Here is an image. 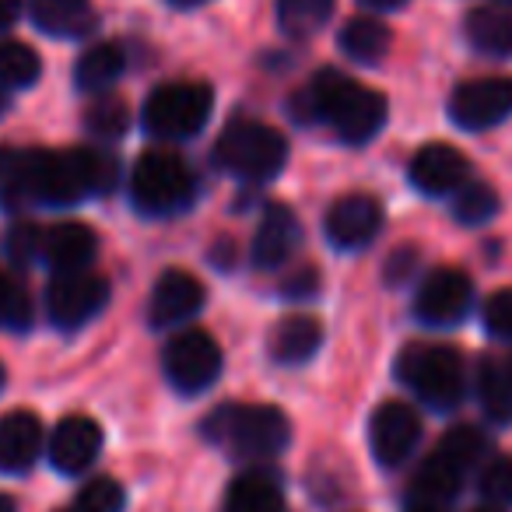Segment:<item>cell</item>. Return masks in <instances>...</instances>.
I'll return each instance as SVG.
<instances>
[{"label":"cell","mask_w":512,"mask_h":512,"mask_svg":"<svg viewBox=\"0 0 512 512\" xmlns=\"http://www.w3.org/2000/svg\"><path fill=\"white\" fill-rule=\"evenodd\" d=\"M200 306H204V285L186 271H165L155 281L148 316L155 327H179L190 316H197Z\"/></svg>","instance_id":"16"},{"label":"cell","mask_w":512,"mask_h":512,"mask_svg":"<svg viewBox=\"0 0 512 512\" xmlns=\"http://www.w3.org/2000/svg\"><path fill=\"white\" fill-rule=\"evenodd\" d=\"M453 214L463 225H484V221H491L498 214V193L488 183L467 179L453 197Z\"/></svg>","instance_id":"31"},{"label":"cell","mask_w":512,"mask_h":512,"mask_svg":"<svg viewBox=\"0 0 512 512\" xmlns=\"http://www.w3.org/2000/svg\"><path fill=\"white\" fill-rule=\"evenodd\" d=\"M39 53L25 43H15V39H4L0 43V85L8 88H29L39 81Z\"/></svg>","instance_id":"29"},{"label":"cell","mask_w":512,"mask_h":512,"mask_svg":"<svg viewBox=\"0 0 512 512\" xmlns=\"http://www.w3.org/2000/svg\"><path fill=\"white\" fill-rule=\"evenodd\" d=\"M193 172L176 151H144L130 172V197L144 214H176L193 200Z\"/></svg>","instance_id":"7"},{"label":"cell","mask_w":512,"mask_h":512,"mask_svg":"<svg viewBox=\"0 0 512 512\" xmlns=\"http://www.w3.org/2000/svg\"><path fill=\"white\" fill-rule=\"evenodd\" d=\"M39 242H43V228L18 225L15 232H11V239H8V249H11V256H15L18 264H29V260H36V256H39Z\"/></svg>","instance_id":"37"},{"label":"cell","mask_w":512,"mask_h":512,"mask_svg":"<svg viewBox=\"0 0 512 512\" xmlns=\"http://www.w3.org/2000/svg\"><path fill=\"white\" fill-rule=\"evenodd\" d=\"M218 162L246 183H271L288 162V141L267 123L235 120L218 137Z\"/></svg>","instance_id":"5"},{"label":"cell","mask_w":512,"mask_h":512,"mask_svg":"<svg viewBox=\"0 0 512 512\" xmlns=\"http://www.w3.org/2000/svg\"><path fill=\"white\" fill-rule=\"evenodd\" d=\"M32 22L50 36H81L92 29L88 0H29Z\"/></svg>","instance_id":"25"},{"label":"cell","mask_w":512,"mask_h":512,"mask_svg":"<svg viewBox=\"0 0 512 512\" xmlns=\"http://www.w3.org/2000/svg\"><path fill=\"white\" fill-rule=\"evenodd\" d=\"M463 481H467V474H463L449 456H442L439 449H435L418 467V474H414V498H418V502L446 505L460 495Z\"/></svg>","instance_id":"23"},{"label":"cell","mask_w":512,"mask_h":512,"mask_svg":"<svg viewBox=\"0 0 512 512\" xmlns=\"http://www.w3.org/2000/svg\"><path fill=\"white\" fill-rule=\"evenodd\" d=\"M214 92L200 81H172L148 95L144 102V127L158 141H186L200 134L211 120Z\"/></svg>","instance_id":"6"},{"label":"cell","mask_w":512,"mask_h":512,"mask_svg":"<svg viewBox=\"0 0 512 512\" xmlns=\"http://www.w3.org/2000/svg\"><path fill=\"white\" fill-rule=\"evenodd\" d=\"M414 249H397V253L390 256V264H386V281L390 285H400L404 278H411V271H414Z\"/></svg>","instance_id":"38"},{"label":"cell","mask_w":512,"mask_h":512,"mask_svg":"<svg viewBox=\"0 0 512 512\" xmlns=\"http://www.w3.org/2000/svg\"><path fill=\"white\" fill-rule=\"evenodd\" d=\"M397 379L439 411L463 400V358L449 344H407L397 358Z\"/></svg>","instance_id":"4"},{"label":"cell","mask_w":512,"mask_h":512,"mask_svg":"<svg viewBox=\"0 0 512 512\" xmlns=\"http://www.w3.org/2000/svg\"><path fill=\"white\" fill-rule=\"evenodd\" d=\"M407 512H446V509H442V505H432V502H414Z\"/></svg>","instance_id":"43"},{"label":"cell","mask_w":512,"mask_h":512,"mask_svg":"<svg viewBox=\"0 0 512 512\" xmlns=\"http://www.w3.org/2000/svg\"><path fill=\"white\" fill-rule=\"evenodd\" d=\"M337 43H341V50L348 53L351 60H358V64H379V60L390 53L393 36L376 18H351L341 29V36H337Z\"/></svg>","instance_id":"27"},{"label":"cell","mask_w":512,"mask_h":512,"mask_svg":"<svg viewBox=\"0 0 512 512\" xmlns=\"http://www.w3.org/2000/svg\"><path fill=\"white\" fill-rule=\"evenodd\" d=\"M470 512H505L502 505H477V509H470Z\"/></svg>","instance_id":"46"},{"label":"cell","mask_w":512,"mask_h":512,"mask_svg":"<svg viewBox=\"0 0 512 512\" xmlns=\"http://www.w3.org/2000/svg\"><path fill=\"white\" fill-rule=\"evenodd\" d=\"M85 123L95 137H120V134H127V127H130V109H127V102L116 99V95H99V99L88 106Z\"/></svg>","instance_id":"32"},{"label":"cell","mask_w":512,"mask_h":512,"mask_svg":"<svg viewBox=\"0 0 512 512\" xmlns=\"http://www.w3.org/2000/svg\"><path fill=\"white\" fill-rule=\"evenodd\" d=\"M474 306V281L456 267H439L421 281L414 295V316L432 327H449L460 323Z\"/></svg>","instance_id":"10"},{"label":"cell","mask_w":512,"mask_h":512,"mask_svg":"<svg viewBox=\"0 0 512 512\" xmlns=\"http://www.w3.org/2000/svg\"><path fill=\"white\" fill-rule=\"evenodd\" d=\"M334 15V0H278V22L288 36L309 39Z\"/></svg>","instance_id":"28"},{"label":"cell","mask_w":512,"mask_h":512,"mask_svg":"<svg viewBox=\"0 0 512 512\" xmlns=\"http://www.w3.org/2000/svg\"><path fill=\"white\" fill-rule=\"evenodd\" d=\"M512 113V78H474L449 95V116L463 130L498 127Z\"/></svg>","instance_id":"11"},{"label":"cell","mask_w":512,"mask_h":512,"mask_svg":"<svg viewBox=\"0 0 512 512\" xmlns=\"http://www.w3.org/2000/svg\"><path fill=\"white\" fill-rule=\"evenodd\" d=\"M309 116L330 123L334 134L348 144H365L383 130L386 99L358 81L344 78L341 71H320L313 85L302 92Z\"/></svg>","instance_id":"2"},{"label":"cell","mask_w":512,"mask_h":512,"mask_svg":"<svg viewBox=\"0 0 512 512\" xmlns=\"http://www.w3.org/2000/svg\"><path fill=\"white\" fill-rule=\"evenodd\" d=\"M470 179V162L453 144H425L411 158V183L421 193H456Z\"/></svg>","instance_id":"17"},{"label":"cell","mask_w":512,"mask_h":512,"mask_svg":"<svg viewBox=\"0 0 512 512\" xmlns=\"http://www.w3.org/2000/svg\"><path fill=\"white\" fill-rule=\"evenodd\" d=\"M225 512H285V495L271 474L249 470L232 481L225 495Z\"/></svg>","instance_id":"22"},{"label":"cell","mask_w":512,"mask_h":512,"mask_svg":"<svg viewBox=\"0 0 512 512\" xmlns=\"http://www.w3.org/2000/svg\"><path fill=\"white\" fill-rule=\"evenodd\" d=\"M0 390H4V365H0Z\"/></svg>","instance_id":"48"},{"label":"cell","mask_w":512,"mask_h":512,"mask_svg":"<svg viewBox=\"0 0 512 512\" xmlns=\"http://www.w3.org/2000/svg\"><path fill=\"white\" fill-rule=\"evenodd\" d=\"M362 4L372 11H397V8H404L407 0H362Z\"/></svg>","instance_id":"42"},{"label":"cell","mask_w":512,"mask_h":512,"mask_svg":"<svg viewBox=\"0 0 512 512\" xmlns=\"http://www.w3.org/2000/svg\"><path fill=\"white\" fill-rule=\"evenodd\" d=\"M0 512H18L15 498H8V495H0Z\"/></svg>","instance_id":"44"},{"label":"cell","mask_w":512,"mask_h":512,"mask_svg":"<svg viewBox=\"0 0 512 512\" xmlns=\"http://www.w3.org/2000/svg\"><path fill=\"white\" fill-rule=\"evenodd\" d=\"M176 8H197V4H204V0H172Z\"/></svg>","instance_id":"45"},{"label":"cell","mask_w":512,"mask_h":512,"mask_svg":"<svg viewBox=\"0 0 512 512\" xmlns=\"http://www.w3.org/2000/svg\"><path fill=\"white\" fill-rule=\"evenodd\" d=\"M109 281L95 271H64L46 288V309L60 330H78L106 309Z\"/></svg>","instance_id":"9"},{"label":"cell","mask_w":512,"mask_h":512,"mask_svg":"<svg viewBox=\"0 0 512 512\" xmlns=\"http://www.w3.org/2000/svg\"><path fill=\"white\" fill-rule=\"evenodd\" d=\"M302 242V225L295 218L292 207L285 204H271L256 225L253 235V264L274 271V267H285L292 260V253Z\"/></svg>","instance_id":"15"},{"label":"cell","mask_w":512,"mask_h":512,"mask_svg":"<svg viewBox=\"0 0 512 512\" xmlns=\"http://www.w3.org/2000/svg\"><path fill=\"white\" fill-rule=\"evenodd\" d=\"M123 502H127V495H123L120 481H113V477H95V481H88L85 488L78 491L74 509L78 512H123Z\"/></svg>","instance_id":"33"},{"label":"cell","mask_w":512,"mask_h":512,"mask_svg":"<svg viewBox=\"0 0 512 512\" xmlns=\"http://www.w3.org/2000/svg\"><path fill=\"white\" fill-rule=\"evenodd\" d=\"M22 15V0H0V32L11 29Z\"/></svg>","instance_id":"39"},{"label":"cell","mask_w":512,"mask_h":512,"mask_svg":"<svg viewBox=\"0 0 512 512\" xmlns=\"http://www.w3.org/2000/svg\"><path fill=\"white\" fill-rule=\"evenodd\" d=\"M43 449V421L32 411H8L0 418V470L25 474Z\"/></svg>","instance_id":"19"},{"label":"cell","mask_w":512,"mask_h":512,"mask_svg":"<svg viewBox=\"0 0 512 512\" xmlns=\"http://www.w3.org/2000/svg\"><path fill=\"white\" fill-rule=\"evenodd\" d=\"M116 179V162L102 151H18L0 197L11 207L53 204L67 207L92 193H106Z\"/></svg>","instance_id":"1"},{"label":"cell","mask_w":512,"mask_h":512,"mask_svg":"<svg viewBox=\"0 0 512 512\" xmlns=\"http://www.w3.org/2000/svg\"><path fill=\"white\" fill-rule=\"evenodd\" d=\"M204 435L228 446L242 460H271L288 446V418L271 404H235L221 407L204 421Z\"/></svg>","instance_id":"3"},{"label":"cell","mask_w":512,"mask_h":512,"mask_svg":"<svg viewBox=\"0 0 512 512\" xmlns=\"http://www.w3.org/2000/svg\"><path fill=\"white\" fill-rule=\"evenodd\" d=\"M127 67V53L120 43H95L92 50L81 53L78 67H74V81L81 92H106Z\"/></svg>","instance_id":"26"},{"label":"cell","mask_w":512,"mask_h":512,"mask_svg":"<svg viewBox=\"0 0 512 512\" xmlns=\"http://www.w3.org/2000/svg\"><path fill=\"white\" fill-rule=\"evenodd\" d=\"M481 488L495 505H512V460L509 456H498V460H491L488 467H484Z\"/></svg>","instance_id":"35"},{"label":"cell","mask_w":512,"mask_h":512,"mask_svg":"<svg viewBox=\"0 0 512 512\" xmlns=\"http://www.w3.org/2000/svg\"><path fill=\"white\" fill-rule=\"evenodd\" d=\"M162 369L179 393H204L221 376V348L204 330H183L165 344Z\"/></svg>","instance_id":"8"},{"label":"cell","mask_w":512,"mask_h":512,"mask_svg":"<svg viewBox=\"0 0 512 512\" xmlns=\"http://www.w3.org/2000/svg\"><path fill=\"white\" fill-rule=\"evenodd\" d=\"M421 439V418L411 404L404 400H386L369 425V442L372 453L383 467H400L404 460H411L414 446Z\"/></svg>","instance_id":"12"},{"label":"cell","mask_w":512,"mask_h":512,"mask_svg":"<svg viewBox=\"0 0 512 512\" xmlns=\"http://www.w3.org/2000/svg\"><path fill=\"white\" fill-rule=\"evenodd\" d=\"M383 228V204L369 193H348L327 211V239L337 249H358Z\"/></svg>","instance_id":"13"},{"label":"cell","mask_w":512,"mask_h":512,"mask_svg":"<svg viewBox=\"0 0 512 512\" xmlns=\"http://www.w3.org/2000/svg\"><path fill=\"white\" fill-rule=\"evenodd\" d=\"M467 43L484 57H512V8L484 4L474 8L463 22Z\"/></svg>","instance_id":"21"},{"label":"cell","mask_w":512,"mask_h":512,"mask_svg":"<svg viewBox=\"0 0 512 512\" xmlns=\"http://www.w3.org/2000/svg\"><path fill=\"white\" fill-rule=\"evenodd\" d=\"M99 253V239L88 225L81 221H60V225L46 228L43 242H39V256L53 267L57 274L64 271H88Z\"/></svg>","instance_id":"18"},{"label":"cell","mask_w":512,"mask_h":512,"mask_svg":"<svg viewBox=\"0 0 512 512\" xmlns=\"http://www.w3.org/2000/svg\"><path fill=\"white\" fill-rule=\"evenodd\" d=\"M477 400L495 425L512 421V365L498 358H481L477 365Z\"/></svg>","instance_id":"24"},{"label":"cell","mask_w":512,"mask_h":512,"mask_svg":"<svg viewBox=\"0 0 512 512\" xmlns=\"http://www.w3.org/2000/svg\"><path fill=\"white\" fill-rule=\"evenodd\" d=\"M60 512H78V509H74V505H71V509H60Z\"/></svg>","instance_id":"49"},{"label":"cell","mask_w":512,"mask_h":512,"mask_svg":"<svg viewBox=\"0 0 512 512\" xmlns=\"http://www.w3.org/2000/svg\"><path fill=\"white\" fill-rule=\"evenodd\" d=\"M15 148H0V190H4V183H8L11 176V165H15Z\"/></svg>","instance_id":"40"},{"label":"cell","mask_w":512,"mask_h":512,"mask_svg":"<svg viewBox=\"0 0 512 512\" xmlns=\"http://www.w3.org/2000/svg\"><path fill=\"white\" fill-rule=\"evenodd\" d=\"M29 295L11 274L0 271V327H29Z\"/></svg>","instance_id":"34"},{"label":"cell","mask_w":512,"mask_h":512,"mask_svg":"<svg viewBox=\"0 0 512 512\" xmlns=\"http://www.w3.org/2000/svg\"><path fill=\"white\" fill-rule=\"evenodd\" d=\"M271 358L281 365H299V362H309L316 355V348L323 344V327L320 320L313 316H285V320L274 323L271 330Z\"/></svg>","instance_id":"20"},{"label":"cell","mask_w":512,"mask_h":512,"mask_svg":"<svg viewBox=\"0 0 512 512\" xmlns=\"http://www.w3.org/2000/svg\"><path fill=\"white\" fill-rule=\"evenodd\" d=\"M316 285V278H313V274H302V278H292V281H288V295H309V288H313Z\"/></svg>","instance_id":"41"},{"label":"cell","mask_w":512,"mask_h":512,"mask_svg":"<svg viewBox=\"0 0 512 512\" xmlns=\"http://www.w3.org/2000/svg\"><path fill=\"white\" fill-rule=\"evenodd\" d=\"M102 453V428L99 421L85 418V414H71L53 428L50 439V463L60 474H81L95 463Z\"/></svg>","instance_id":"14"},{"label":"cell","mask_w":512,"mask_h":512,"mask_svg":"<svg viewBox=\"0 0 512 512\" xmlns=\"http://www.w3.org/2000/svg\"><path fill=\"white\" fill-rule=\"evenodd\" d=\"M8 113V95H4V88H0V116Z\"/></svg>","instance_id":"47"},{"label":"cell","mask_w":512,"mask_h":512,"mask_svg":"<svg viewBox=\"0 0 512 512\" xmlns=\"http://www.w3.org/2000/svg\"><path fill=\"white\" fill-rule=\"evenodd\" d=\"M484 327L502 341H512V288H502L484 306Z\"/></svg>","instance_id":"36"},{"label":"cell","mask_w":512,"mask_h":512,"mask_svg":"<svg viewBox=\"0 0 512 512\" xmlns=\"http://www.w3.org/2000/svg\"><path fill=\"white\" fill-rule=\"evenodd\" d=\"M439 449L442 456H449V460L456 463V467L463 470V474H474L477 467H481V460H484V449H488V442H484V435L477 432L474 425H456V428H449L446 435L439 439Z\"/></svg>","instance_id":"30"}]
</instances>
